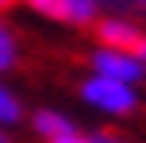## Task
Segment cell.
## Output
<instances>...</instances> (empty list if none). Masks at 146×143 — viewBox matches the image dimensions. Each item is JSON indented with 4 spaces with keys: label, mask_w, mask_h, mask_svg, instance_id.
<instances>
[{
    "label": "cell",
    "mask_w": 146,
    "mask_h": 143,
    "mask_svg": "<svg viewBox=\"0 0 146 143\" xmlns=\"http://www.w3.org/2000/svg\"><path fill=\"white\" fill-rule=\"evenodd\" d=\"M81 97H85L92 108L108 112V116H131L135 108H139V93H135V85L111 81V77H100V74H92V77L81 81Z\"/></svg>",
    "instance_id": "6da1fadb"
},
{
    "label": "cell",
    "mask_w": 146,
    "mask_h": 143,
    "mask_svg": "<svg viewBox=\"0 0 146 143\" xmlns=\"http://www.w3.org/2000/svg\"><path fill=\"white\" fill-rule=\"evenodd\" d=\"M31 12L46 15L54 23H73V27H88L100 19V12L108 8V0H19Z\"/></svg>",
    "instance_id": "7a4b0ae2"
},
{
    "label": "cell",
    "mask_w": 146,
    "mask_h": 143,
    "mask_svg": "<svg viewBox=\"0 0 146 143\" xmlns=\"http://www.w3.org/2000/svg\"><path fill=\"white\" fill-rule=\"evenodd\" d=\"M88 66H92V74L111 77V81H127V85H135V81L146 77V66L131 50H111V46H96L88 54Z\"/></svg>",
    "instance_id": "3957f363"
},
{
    "label": "cell",
    "mask_w": 146,
    "mask_h": 143,
    "mask_svg": "<svg viewBox=\"0 0 146 143\" xmlns=\"http://www.w3.org/2000/svg\"><path fill=\"white\" fill-rule=\"evenodd\" d=\"M146 31L139 27V23L123 19V15H100L96 19V39H100V46H111V50H131L142 43Z\"/></svg>",
    "instance_id": "277c9868"
},
{
    "label": "cell",
    "mask_w": 146,
    "mask_h": 143,
    "mask_svg": "<svg viewBox=\"0 0 146 143\" xmlns=\"http://www.w3.org/2000/svg\"><path fill=\"white\" fill-rule=\"evenodd\" d=\"M31 128H35L46 143H54V139H62V136H73V132H77V124H73L69 116L54 112V108H38V112L31 116Z\"/></svg>",
    "instance_id": "5b68a950"
},
{
    "label": "cell",
    "mask_w": 146,
    "mask_h": 143,
    "mask_svg": "<svg viewBox=\"0 0 146 143\" xmlns=\"http://www.w3.org/2000/svg\"><path fill=\"white\" fill-rule=\"evenodd\" d=\"M15 66H19V39L8 23H0V74H8Z\"/></svg>",
    "instance_id": "8992f818"
},
{
    "label": "cell",
    "mask_w": 146,
    "mask_h": 143,
    "mask_svg": "<svg viewBox=\"0 0 146 143\" xmlns=\"http://www.w3.org/2000/svg\"><path fill=\"white\" fill-rule=\"evenodd\" d=\"M19 120H23V105H19V97H15V93L0 81V128H12V124H19Z\"/></svg>",
    "instance_id": "52a82bcc"
},
{
    "label": "cell",
    "mask_w": 146,
    "mask_h": 143,
    "mask_svg": "<svg viewBox=\"0 0 146 143\" xmlns=\"http://www.w3.org/2000/svg\"><path fill=\"white\" fill-rule=\"evenodd\" d=\"M54 143H119V139H111V136H85V132H73V136H62V139H54Z\"/></svg>",
    "instance_id": "ba28073f"
},
{
    "label": "cell",
    "mask_w": 146,
    "mask_h": 143,
    "mask_svg": "<svg viewBox=\"0 0 146 143\" xmlns=\"http://www.w3.org/2000/svg\"><path fill=\"white\" fill-rule=\"evenodd\" d=\"M135 58H139V62H142V66H146V35H142V43H139V46H135Z\"/></svg>",
    "instance_id": "9c48e42d"
},
{
    "label": "cell",
    "mask_w": 146,
    "mask_h": 143,
    "mask_svg": "<svg viewBox=\"0 0 146 143\" xmlns=\"http://www.w3.org/2000/svg\"><path fill=\"white\" fill-rule=\"evenodd\" d=\"M12 4H19V0H0V12H8Z\"/></svg>",
    "instance_id": "30bf717a"
},
{
    "label": "cell",
    "mask_w": 146,
    "mask_h": 143,
    "mask_svg": "<svg viewBox=\"0 0 146 143\" xmlns=\"http://www.w3.org/2000/svg\"><path fill=\"white\" fill-rule=\"evenodd\" d=\"M0 143H12V136H8V132H4V128H0Z\"/></svg>",
    "instance_id": "8fae6325"
},
{
    "label": "cell",
    "mask_w": 146,
    "mask_h": 143,
    "mask_svg": "<svg viewBox=\"0 0 146 143\" xmlns=\"http://www.w3.org/2000/svg\"><path fill=\"white\" fill-rule=\"evenodd\" d=\"M127 4H135V8H146V0H127Z\"/></svg>",
    "instance_id": "7c38bea8"
}]
</instances>
